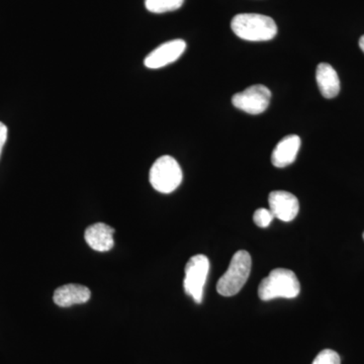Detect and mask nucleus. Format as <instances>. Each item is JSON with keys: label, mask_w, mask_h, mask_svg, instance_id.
Here are the masks:
<instances>
[{"label": "nucleus", "mask_w": 364, "mask_h": 364, "mask_svg": "<svg viewBox=\"0 0 364 364\" xmlns=\"http://www.w3.org/2000/svg\"><path fill=\"white\" fill-rule=\"evenodd\" d=\"M184 272V291L196 304H202L203 289L210 272V261L207 256L202 254L193 256L186 264Z\"/></svg>", "instance_id": "39448f33"}, {"label": "nucleus", "mask_w": 364, "mask_h": 364, "mask_svg": "<svg viewBox=\"0 0 364 364\" xmlns=\"http://www.w3.org/2000/svg\"><path fill=\"white\" fill-rule=\"evenodd\" d=\"M301 291L296 273L286 268H277L262 279L258 287V296L262 301L284 298L294 299Z\"/></svg>", "instance_id": "f03ea898"}, {"label": "nucleus", "mask_w": 364, "mask_h": 364, "mask_svg": "<svg viewBox=\"0 0 364 364\" xmlns=\"http://www.w3.org/2000/svg\"><path fill=\"white\" fill-rule=\"evenodd\" d=\"M359 47H360V49L363 50V52L364 53V36L360 38V40H359Z\"/></svg>", "instance_id": "f3484780"}, {"label": "nucleus", "mask_w": 364, "mask_h": 364, "mask_svg": "<svg viewBox=\"0 0 364 364\" xmlns=\"http://www.w3.org/2000/svg\"><path fill=\"white\" fill-rule=\"evenodd\" d=\"M7 133H9L7 127L0 122V156H1L2 149H4V145L6 143Z\"/></svg>", "instance_id": "dca6fc26"}, {"label": "nucleus", "mask_w": 364, "mask_h": 364, "mask_svg": "<svg viewBox=\"0 0 364 364\" xmlns=\"http://www.w3.org/2000/svg\"><path fill=\"white\" fill-rule=\"evenodd\" d=\"M312 364H341V359L336 351L325 349L316 356Z\"/></svg>", "instance_id": "4468645a"}, {"label": "nucleus", "mask_w": 364, "mask_h": 364, "mask_svg": "<svg viewBox=\"0 0 364 364\" xmlns=\"http://www.w3.org/2000/svg\"><path fill=\"white\" fill-rule=\"evenodd\" d=\"M252 267L250 254L239 250L234 254L229 268L217 284L218 293L223 296H233L239 293L249 279Z\"/></svg>", "instance_id": "7ed1b4c3"}, {"label": "nucleus", "mask_w": 364, "mask_h": 364, "mask_svg": "<svg viewBox=\"0 0 364 364\" xmlns=\"http://www.w3.org/2000/svg\"><path fill=\"white\" fill-rule=\"evenodd\" d=\"M183 2L184 0H145V6L150 13L164 14L177 11Z\"/></svg>", "instance_id": "ddd939ff"}, {"label": "nucleus", "mask_w": 364, "mask_h": 364, "mask_svg": "<svg viewBox=\"0 0 364 364\" xmlns=\"http://www.w3.org/2000/svg\"><path fill=\"white\" fill-rule=\"evenodd\" d=\"M269 210L273 215L280 221L291 222L299 214V203L293 193L284 191H275L270 193L268 198Z\"/></svg>", "instance_id": "6e6552de"}, {"label": "nucleus", "mask_w": 364, "mask_h": 364, "mask_svg": "<svg viewBox=\"0 0 364 364\" xmlns=\"http://www.w3.org/2000/svg\"><path fill=\"white\" fill-rule=\"evenodd\" d=\"M301 148V138L296 135L284 136L272 152V162L277 168L293 164Z\"/></svg>", "instance_id": "9d476101"}, {"label": "nucleus", "mask_w": 364, "mask_h": 364, "mask_svg": "<svg viewBox=\"0 0 364 364\" xmlns=\"http://www.w3.org/2000/svg\"><path fill=\"white\" fill-rule=\"evenodd\" d=\"M363 239H364V233H363Z\"/></svg>", "instance_id": "a211bd4d"}, {"label": "nucleus", "mask_w": 364, "mask_h": 364, "mask_svg": "<svg viewBox=\"0 0 364 364\" xmlns=\"http://www.w3.org/2000/svg\"><path fill=\"white\" fill-rule=\"evenodd\" d=\"M273 219H274V215H273L272 210H267V208H258L254 213L253 220L256 226L267 228Z\"/></svg>", "instance_id": "2eb2a0df"}, {"label": "nucleus", "mask_w": 364, "mask_h": 364, "mask_svg": "<svg viewBox=\"0 0 364 364\" xmlns=\"http://www.w3.org/2000/svg\"><path fill=\"white\" fill-rule=\"evenodd\" d=\"M272 100V92L267 86L256 85L236 93L232 97L235 107L250 114H259L267 111Z\"/></svg>", "instance_id": "423d86ee"}, {"label": "nucleus", "mask_w": 364, "mask_h": 364, "mask_svg": "<svg viewBox=\"0 0 364 364\" xmlns=\"http://www.w3.org/2000/svg\"><path fill=\"white\" fill-rule=\"evenodd\" d=\"M114 230L104 223L91 225L85 230V238L86 243L93 250L98 252H107L114 245Z\"/></svg>", "instance_id": "1a4fd4ad"}, {"label": "nucleus", "mask_w": 364, "mask_h": 364, "mask_svg": "<svg viewBox=\"0 0 364 364\" xmlns=\"http://www.w3.org/2000/svg\"><path fill=\"white\" fill-rule=\"evenodd\" d=\"M186 49V43L183 40L169 41L160 45L146 57L144 64L149 69H159L173 63L181 58Z\"/></svg>", "instance_id": "0eeeda50"}, {"label": "nucleus", "mask_w": 364, "mask_h": 364, "mask_svg": "<svg viewBox=\"0 0 364 364\" xmlns=\"http://www.w3.org/2000/svg\"><path fill=\"white\" fill-rule=\"evenodd\" d=\"M90 289L81 284H69L58 287L55 291L53 299L57 306L68 308L74 305H81L90 301Z\"/></svg>", "instance_id": "9b49d317"}, {"label": "nucleus", "mask_w": 364, "mask_h": 364, "mask_svg": "<svg viewBox=\"0 0 364 364\" xmlns=\"http://www.w3.org/2000/svg\"><path fill=\"white\" fill-rule=\"evenodd\" d=\"M318 90L325 98H334L340 92L338 74L330 64L320 63L316 72Z\"/></svg>", "instance_id": "f8f14e48"}, {"label": "nucleus", "mask_w": 364, "mask_h": 364, "mask_svg": "<svg viewBox=\"0 0 364 364\" xmlns=\"http://www.w3.org/2000/svg\"><path fill=\"white\" fill-rule=\"evenodd\" d=\"M149 181L155 191L161 193H173L182 181L181 165L168 155L158 158L151 167Z\"/></svg>", "instance_id": "20e7f679"}, {"label": "nucleus", "mask_w": 364, "mask_h": 364, "mask_svg": "<svg viewBox=\"0 0 364 364\" xmlns=\"http://www.w3.org/2000/svg\"><path fill=\"white\" fill-rule=\"evenodd\" d=\"M232 31L242 40L264 42L277 36V26L272 18L258 14H237L232 20Z\"/></svg>", "instance_id": "f257e3e1"}]
</instances>
